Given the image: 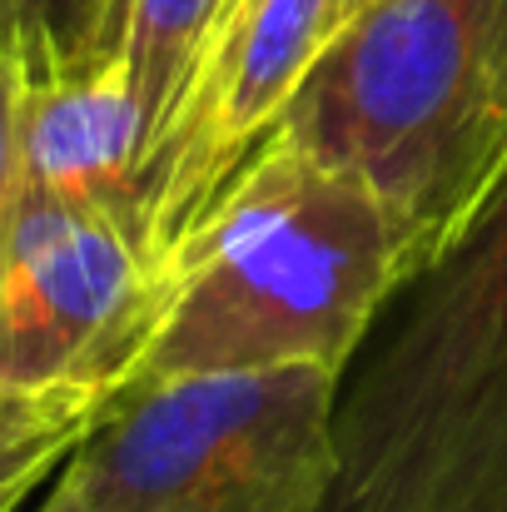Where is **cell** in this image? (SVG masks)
<instances>
[{
  "label": "cell",
  "mask_w": 507,
  "mask_h": 512,
  "mask_svg": "<svg viewBox=\"0 0 507 512\" xmlns=\"http://www.w3.org/2000/svg\"><path fill=\"white\" fill-rule=\"evenodd\" d=\"M150 259L90 209L20 194L0 244V388L115 393L145 343Z\"/></svg>",
  "instance_id": "5"
},
{
  "label": "cell",
  "mask_w": 507,
  "mask_h": 512,
  "mask_svg": "<svg viewBox=\"0 0 507 512\" xmlns=\"http://www.w3.org/2000/svg\"><path fill=\"white\" fill-rule=\"evenodd\" d=\"M348 15V0H229L189 95L145 174V259L199 214L259 140H269Z\"/></svg>",
  "instance_id": "6"
},
{
  "label": "cell",
  "mask_w": 507,
  "mask_h": 512,
  "mask_svg": "<svg viewBox=\"0 0 507 512\" xmlns=\"http://www.w3.org/2000/svg\"><path fill=\"white\" fill-rule=\"evenodd\" d=\"M105 398V388H0V508L35 498L60 473Z\"/></svg>",
  "instance_id": "9"
},
{
  "label": "cell",
  "mask_w": 507,
  "mask_h": 512,
  "mask_svg": "<svg viewBox=\"0 0 507 512\" xmlns=\"http://www.w3.org/2000/svg\"><path fill=\"white\" fill-rule=\"evenodd\" d=\"M413 264V234L373 189L274 130L155 254L130 378L274 363L343 373Z\"/></svg>",
  "instance_id": "1"
},
{
  "label": "cell",
  "mask_w": 507,
  "mask_h": 512,
  "mask_svg": "<svg viewBox=\"0 0 507 512\" xmlns=\"http://www.w3.org/2000/svg\"><path fill=\"white\" fill-rule=\"evenodd\" d=\"M279 130L373 189L433 259L507 174V0L358 5Z\"/></svg>",
  "instance_id": "3"
},
{
  "label": "cell",
  "mask_w": 507,
  "mask_h": 512,
  "mask_svg": "<svg viewBox=\"0 0 507 512\" xmlns=\"http://www.w3.org/2000/svg\"><path fill=\"white\" fill-rule=\"evenodd\" d=\"M135 0H100V25H95V55L90 60H110L125 50V25H130Z\"/></svg>",
  "instance_id": "13"
},
{
  "label": "cell",
  "mask_w": 507,
  "mask_h": 512,
  "mask_svg": "<svg viewBox=\"0 0 507 512\" xmlns=\"http://www.w3.org/2000/svg\"><path fill=\"white\" fill-rule=\"evenodd\" d=\"M324 512H507V174L338 373Z\"/></svg>",
  "instance_id": "2"
},
{
  "label": "cell",
  "mask_w": 507,
  "mask_h": 512,
  "mask_svg": "<svg viewBox=\"0 0 507 512\" xmlns=\"http://www.w3.org/2000/svg\"><path fill=\"white\" fill-rule=\"evenodd\" d=\"M358 5H368V0H348V15H353V10H358ZM348 15H343V20H348Z\"/></svg>",
  "instance_id": "14"
},
{
  "label": "cell",
  "mask_w": 507,
  "mask_h": 512,
  "mask_svg": "<svg viewBox=\"0 0 507 512\" xmlns=\"http://www.w3.org/2000/svg\"><path fill=\"white\" fill-rule=\"evenodd\" d=\"M20 95H25V70L15 50L0 40V244L20 204Z\"/></svg>",
  "instance_id": "11"
},
{
  "label": "cell",
  "mask_w": 507,
  "mask_h": 512,
  "mask_svg": "<svg viewBox=\"0 0 507 512\" xmlns=\"http://www.w3.org/2000/svg\"><path fill=\"white\" fill-rule=\"evenodd\" d=\"M145 140V105L125 55L25 70L20 194L105 214L140 239Z\"/></svg>",
  "instance_id": "7"
},
{
  "label": "cell",
  "mask_w": 507,
  "mask_h": 512,
  "mask_svg": "<svg viewBox=\"0 0 507 512\" xmlns=\"http://www.w3.org/2000/svg\"><path fill=\"white\" fill-rule=\"evenodd\" d=\"M224 10H229V0H135V10H130L120 55L130 60V75H135V90L145 105V130H150L145 174H150L155 150L165 145ZM140 199H145V189H140ZM140 219H145V209H140Z\"/></svg>",
  "instance_id": "8"
},
{
  "label": "cell",
  "mask_w": 507,
  "mask_h": 512,
  "mask_svg": "<svg viewBox=\"0 0 507 512\" xmlns=\"http://www.w3.org/2000/svg\"><path fill=\"white\" fill-rule=\"evenodd\" d=\"M15 512H130V508H110V503H95V498H85V493H75L60 473L35 493V498H25Z\"/></svg>",
  "instance_id": "12"
},
{
  "label": "cell",
  "mask_w": 507,
  "mask_h": 512,
  "mask_svg": "<svg viewBox=\"0 0 507 512\" xmlns=\"http://www.w3.org/2000/svg\"><path fill=\"white\" fill-rule=\"evenodd\" d=\"M95 25L100 0H0V40L15 50L20 70L90 60Z\"/></svg>",
  "instance_id": "10"
},
{
  "label": "cell",
  "mask_w": 507,
  "mask_h": 512,
  "mask_svg": "<svg viewBox=\"0 0 507 512\" xmlns=\"http://www.w3.org/2000/svg\"><path fill=\"white\" fill-rule=\"evenodd\" d=\"M338 373L319 363L120 383L60 478L130 512H324Z\"/></svg>",
  "instance_id": "4"
},
{
  "label": "cell",
  "mask_w": 507,
  "mask_h": 512,
  "mask_svg": "<svg viewBox=\"0 0 507 512\" xmlns=\"http://www.w3.org/2000/svg\"><path fill=\"white\" fill-rule=\"evenodd\" d=\"M15 508H20V503H5V508H0V512H15Z\"/></svg>",
  "instance_id": "15"
}]
</instances>
